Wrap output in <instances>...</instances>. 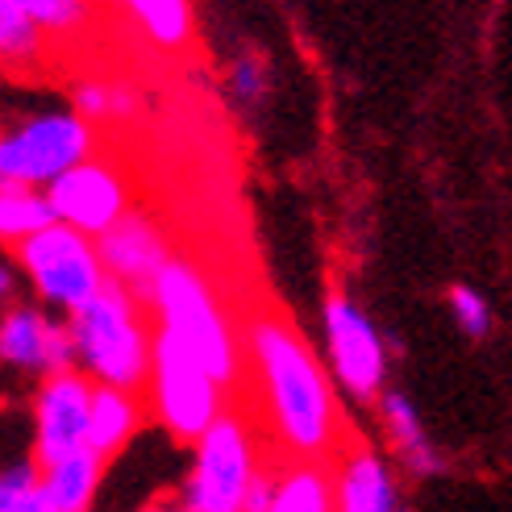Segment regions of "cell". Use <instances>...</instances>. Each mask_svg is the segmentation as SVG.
Segmentation results:
<instances>
[{
    "instance_id": "obj_27",
    "label": "cell",
    "mask_w": 512,
    "mask_h": 512,
    "mask_svg": "<svg viewBox=\"0 0 512 512\" xmlns=\"http://www.w3.org/2000/svg\"><path fill=\"white\" fill-rule=\"evenodd\" d=\"M100 5H109V0H100Z\"/></svg>"
},
{
    "instance_id": "obj_17",
    "label": "cell",
    "mask_w": 512,
    "mask_h": 512,
    "mask_svg": "<svg viewBox=\"0 0 512 512\" xmlns=\"http://www.w3.org/2000/svg\"><path fill=\"white\" fill-rule=\"evenodd\" d=\"M134 30L159 50V55H188L196 46V5L192 0H121Z\"/></svg>"
},
{
    "instance_id": "obj_4",
    "label": "cell",
    "mask_w": 512,
    "mask_h": 512,
    "mask_svg": "<svg viewBox=\"0 0 512 512\" xmlns=\"http://www.w3.org/2000/svg\"><path fill=\"white\" fill-rule=\"evenodd\" d=\"M192 471L179 488V504L188 512H242L246 488L254 471L263 467V433L250 417H242L238 404L192 442Z\"/></svg>"
},
{
    "instance_id": "obj_5",
    "label": "cell",
    "mask_w": 512,
    "mask_h": 512,
    "mask_svg": "<svg viewBox=\"0 0 512 512\" xmlns=\"http://www.w3.org/2000/svg\"><path fill=\"white\" fill-rule=\"evenodd\" d=\"M229 404H234V396L200 367V358L179 342L171 329L155 325L150 379H146V413L155 417L175 442L192 446Z\"/></svg>"
},
{
    "instance_id": "obj_19",
    "label": "cell",
    "mask_w": 512,
    "mask_h": 512,
    "mask_svg": "<svg viewBox=\"0 0 512 512\" xmlns=\"http://www.w3.org/2000/svg\"><path fill=\"white\" fill-rule=\"evenodd\" d=\"M50 59V38L42 34V25L17 9L13 0H0V67L5 71H30L46 67Z\"/></svg>"
},
{
    "instance_id": "obj_14",
    "label": "cell",
    "mask_w": 512,
    "mask_h": 512,
    "mask_svg": "<svg viewBox=\"0 0 512 512\" xmlns=\"http://www.w3.org/2000/svg\"><path fill=\"white\" fill-rule=\"evenodd\" d=\"M146 421V400L142 392L113 388V383L92 379V400H88V446L113 463V458L138 438Z\"/></svg>"
},
{
    "instance_id": "obj_2",
    "label": "cell",
    "mask_w": 512,
    "mask_h": 512,
    "mask_svg": "<svg viewBox=\"0 0 512 512\" xmlns=\"http://www.w3.org/2000/svg\"><path fill=\"white\" fill-rule=\"evenodd\" d=\"M146 304L155 313V325L171 329L229 396L238 400L246 392V354L238 342V329L229 321L217 288L209 284V275L192 259L171 254L159 267L155 284H150Z\"/></svg>"
},
{
    "instance_id": "obj_24",
    "label": "cell",
    "mask_w": 512,
    "mask_h": 512,
    "mask_svg": "<svg viewBox=\"0 0 512 512\" xmlns=\"http://www.w3.org/2000/svg\"><path fill=\"white\" fill-rule=\"evenodd\" d=\"M450 313H454L458 329H463L471 342H483L492 334V309H488V300H483L475 288L454 284L450 288Z\"/></svg>"
},
{
    "instance_id": "obj_16",
    "label": "cell",
    "mask_w": 512,
    "mask_h": 512,
    "mask_svg": "<svg viewBox=\"0 0 512 512\" xmlns=\"http://www.w3.org/2000/svg\"><path fill=\"white\" fill-rule=\"evenodd\" d=\"M275 500L271 512H329L334 508V467L329 458L284 454V463L271 467Z\"/></svg>"
},
{
    "instance_id": "obj_8",
    "label": "cell",
    "mask_w": 512,
    "mask_h": 512,
    "mask_svg": "<svg viewBox=\"0 0 512 512\" xmlns=\"http://www.w3.org/2000/svg\"><path fill=\"white\" fill-rule=\"evenodd\" d=\"M325 350H329V371L354 400H375L388 379V346L375 334L367 313L346 296L329 292L325 300Z\"/></svg>"
},
{
    "instance_id": "obj_13",
    "label": "cell",
    "mask_w": 512,
    "mask_h": 512,
    "mask_svg": "<svg viewBox=\"0 0 512 512\" xmlns=\"http://www.w3.org/2000/svg\"><path fill=\"white\" fill-rule=\"evenodd\" d=\"M329 467H334V508H342V512H392L400 504L388 463H383L358 433H342Z\"/></svg>"
},
{
    "instance_id": "obj_26",
    "label": "cell",
    "mask_w": 512,
    "mask_h": 512,
    "mask_svg": "<svg viewBox=\"0 0 512 512\" xmlns=\"http://www.w3.org/2000/svg\"><path fill=\"white\" fill-rule=\"evenodd\" d=\"M17 296V267H9V263H0V309Z\"/></svg>"
},
{
    "instance_id": "obj_12",
    "label": "cell",
    "mask_w": 512,
    "mask_h": 512,
    "mask_svg": "<svg viewBox=\"0 0 512 512\" xmlns=\"http://www.w3.org/2000/svg\"><path fill=\"white\" fill-rule=\"evenodd\" d=\"M96 250H100V263H105V275L125 284L138 300H146L159 267L171 259V242L163 234V225L138 209L113 221L105 234L96 238Z\"/></svg>"
},
{
    "instance_id": "obj_3",
    "label": "cell",
    "mask_w": 512,
    "mask_h": 512,
    "mask_svg": "<svg viewBox=\"0 0 512 512\" xmlns=\"http://www.w3.org/2000/svg\"><path fill=\"white\" fill-rule=\"evenodd\" d=\"M67 325L75 334L80 371H88L96 383L146 392L150 346H155V313L146 300H138L117 279H105V288L88 304L67 313Z\"/></svg>"
},
{
    "instance_id": "obj_6",
    "label": "cell",
    "mask_w": 512,
    "mask_h": 512,
    "mask_svg": "<svg viewBox=\"0 0 512 512\" xmlns=\"http://www.w3.org/2000/svg\"><path fill=\"white\" fill-rule=\"evenodd\" d=\"M13 263L25 271L34 296L46 309H59L63 317L88 304L100 288H105V263L92 234H80L67 221H50L38 234L21 238L13 246Z\"/></svg>"
},
{
    "instance_id": "obj_18",
    "label": "cell",
    "mask_w": 512,
    "mask_h": 512,
    "mask_svg": "<svg viewBox=\"0 0 512 512\" xmlns=\"http://www.w3.org/2000/svg\"><path fill=\"white\" fill-rule=\"evenodd\" d=\"M375 400H379V421H383V429H388V438H392V446L400 454V463L413 471V475H433V471H438L442 458L433 454V446L425 438V425L417 417V408L408 404V396L379 392Z\"/></svg>"
},
{
    "instance_id": "obj_15",
    "label": "cell",
    "mask_w": 512,
    "mask_h": 512,
    "mask_svg": "<svg viewBox=\"0 0 512 512\" xmlns=\"http://www.w3.org/2000/svg\"><path fill=\"white\" fill-rule=\"evenodd\" d=\"M109 463L92 446L63 454L59 463L42 467V512H84L92 508Z\"/></svg>"
},
{
    "instance_id": "obj_23",
    "label": "cell",
    "mask_w": 512,
    "mask_h": 512,
    "mask_svg": "<svg viewBox=\"0 0 512 512\" xmlns=\"http://www.w3.org/2000/svg\"><path fill=\"white\" fill-rule=\"evenodd\" d=\"M0 512H42V467L34 454L0 471Z\"/></svg>"
},
{
    "instance_id": "obj_21",
    "label": "cell",
    "mask_w": 512,
    "mask_h": 512,
    "mask_svg": "<svg viewBox=\"0 0 512 512\" xmlns=\"http://www.w3.org/2000/svg\"><path fill=\"white\" fill-rule=\"evenodd\" d=\"M13 5L30 13L50 42H63V38H84L88 34L100 0H13Z\"/></svg>"
},
{
    "instance_id": "obj_7",
    "label": "cell",
    "mask_w": 512,
    "mask_h": 512,
    "mask_svg": "<svg viewBox=\"0 0 512 512\" xmlns=\"http://www.w3.org/2000/svg\"><path fill=\"white\" fill-rule=\"evenodd\" d=\"M100 150V125L84 113H34L0 125V184L46 188L55 175Z\"/></svg>"
},
{
    "instance_id": "obj_9",
    "label": "cell",
    "mask_w": 512,
    "mask_h": 512,
    "mask_svg": "<svg viewBox=\"0 0 512 512\" xmlns=\"http://www.w3.org/2000/svg\"><path fill=\"white\" fill-rule=\"evenodd\" d=\"M42 192L50 200V209H55V221H67L92 238H100L113 221H121L134 209L125 171L113 159H100V155H88L75 167H67Z\"/></svg>"
},
{
    "instance_id": "obj_25",
    "label": "cell",
    "mask_w": 512,
    "mask_h": 512,
    "mask_svg": "<svg viewBox=\"0 0 512 512\" xmlns=\"http://www.w3.org/2000/svg\"><path fill=\"white\" fill-rule=\"evenodd\" d=\"M229 88H234V96L246 100V105H259V100L271 92L267 63L254 59V55H242V59L234 63V71H229Z\"/></svg>"
},
{
    "instance_id": "obj_10",
    "label": "cell",
    "mask_w": 512,
    "mask_h": 512,
    "mask_svg": "<svg viewBox=\"0 0 512 512\" xmlns=\"http://www.w3.org/2000/svg\"><path fill=\"white\" fill-rule=\"evenodd\" d=\"M88 400H92V375L80 367L46 371L34 388V442L30 454L38 467L59 463L63 454L88 446Z\"/></svg>"
},
{
    "instance_id": "obj_1",
    "label": "cell",
    "mask_w": 512,
    "mask_h": 512,
    "mask_svg": "<svg viewBox=\"0 0 512 512\" xmlns=\"http://www.w3.org/2000/svg\"><path fill=\"white\" fill-rule=\"evenodd\" d=\"M246 363V383H254L246 392L263 408L267 425L263 438L284 454L334 458L346 433L334 379L279 309H259L246 321Z\"/></svg>"
},
{
    "instance_id": "obj_22",
    "label": "cell",
    "mask_w": 512,
    "mask_h": 512,
    "mask_svg": "<svg viewBox=\"0 0 512 512\" xmlns=\"http://www.w3.org/2000/svg\"><path fill=\"white\" fill-rule=\"evenodd\" d=\"M75 113H84L92 125H109L117 117H134L138 100L130 88L105 84V80H80L75 84Z\"/></svg>"
},
{
    "instance_id": "obj_20",
    "label": "cell",
    "mask_w": 512,
    "mask_h": 512,
    "mask_svg": "<svg viewBox=\"0 0 512 512\" xmlns=\"http://www.w3.org/2000/svg\"><path fill=\"white\" fill-rule=\"evenodd\" d=\"M55 221V209L42 188L30 184H0V246H17L21 238L38 234L42 225Z\"/></svg>"
},
{
    "instance_id": "obj_11",
    "label": "cell",
    "mask_w": 512,
    "mask_h": 512,
    "mask_svg": "<svg viewBox=\"0 0 512 512\" xmlns=\"http://www.w3.org/2000/svg\"><path fill=\"white\" fill-rule=\"evenodd\" d=\"M0 367L25 375L80 367L67 317H50L46 304H9L0 313Z\"/></svg>"
}]
</instances>
